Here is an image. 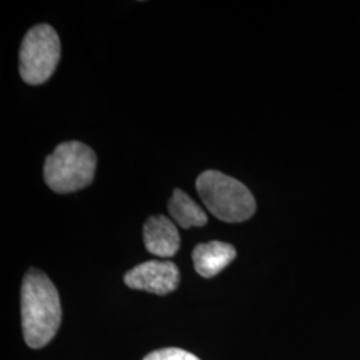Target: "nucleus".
Masks as SVG:
<instances>
[{"label": "nucleus", "instance_id": "nucleus-1", "mask_svg": "<svg viewBox=\"0 0 360 360\" xmlns=\"http://www.w3.org/2000/svg\"><path fill=\"white\" fill-rule=\"evenodd\" d=\"M62 322L59 294L50 278L30 270L22 285V326L27 345L41 348L49 345Z\"/></svg>", "mask_w": 360, "mask_h": 360}, {"label": "nucleus", "instance_id": "nucleus-6", "mask_svg": "<svg viewBox=\"0 0 360 360\" xmlns=\"http://www.w3.org/2000/svg\"><path fill=\"white\" fill-rule=\"evenodd\" d=\"M143 238L147 251L156 257H171L179 251V231L174 221L163 215L151 217L146 221Z\"/></svg>", "mask_w": 360, "mask_h": 360}, {"label": "nucleus", "instance_id": "nucleus-2", "mask_svg": "<svg viewBox=\"0 0 360 360\" xmlns=\"http://www.w3.org/2000/svg\"><path fill=\"white\" fill-rule=\"evenodd\" d=\"M196 191L208 211L223 221L240 223L255 214L257 202L251 191L223 172H202L196 179Z\"/></svg>", "mask_w": 360, "mask_h": 360}, {"label": "nucleus", "instance_id": "nucleus-8", "mask_svg": "<svg viewBox=\"0 0 360 360\" xmlns=\"http://www.w3.org/2000/svg\"><path fill=\"white\" fill-rule=\"evenodd\" d=\"M168 211L181 229L203 227L208 221L206 212L180 188L174 190L172 198L168 202Z\"/></svg>", "mask_w": 360, "mask_h": 360}, {"label": "nucleus", "instance_id": "nucleus-5", "mask_svg": "<svg viewBox=\"0 0 360 360\" xmlns=\"http://www.w3.org/2000/svg\"><path fill=\"white\" fill-rule=\"evenodd\" d=\"M179 269L169 260H148L124 276V283L132 290H142L155 295H167L179 285Z\"/></svg>", "mask_w": 360, "mask_h": 360}, {"label": "nucleus", "instance_id": "nucleus-9", "mask_svg": "<svg viewBox=\"0 0 360 360\" xmlns=\"http://www.w3.org/2000/svg\"><path fill=\"white\" fill-rule=\"evenodd\" d=\"M143 360H200L191 352L181 348H162L148 354Z\"/></svg>", "mask_w": 360, "mask_h": 360}, {"label": "nucleus", "instance_id": "nucleus-4", "mask_svg": "<svg viewBox=\"0 0 360 360\" xmlns=\"http://www.w3.org/2000/svg\"><path fill=\"white\" fill-rule=\"evenodd\" d=\"M60 59V40L49 25L32 27L19 52V72L27 84L38 86L51 77Z\"/></svg>", "mask_w": 360, "mask_h": 360}, {"label": "nucleus", "instance_id": "nucleus-3", "mask_svg": "<svg viewBox=\"0 0 360 360\" xmlns=\"http://www.w3.org/2000/svg\"><path fill=\"white\" fill-rule=\"evenodd\" d=\"M96 155L87 144H59L44 163V180L52 191L75 193L90 186L95 176Z\"/></svg>", "mask_w": 360, "mask_h": 360}, {"label": "nucleus", "instance_id": "nucleus-7", "mask_svg": "<svg viewBox=\"0 0 360 360\" xmlns=\"http://www.w3.org/2000/svg\"><path fill=\"white\" fill-rule=\"evenodd\" d=\"M236 257L235 247L224 242L200 243L193 248V266L203 278H214Z\"/></svg>", "mask_w": 360, "mask_h": 360}]
</instances>
